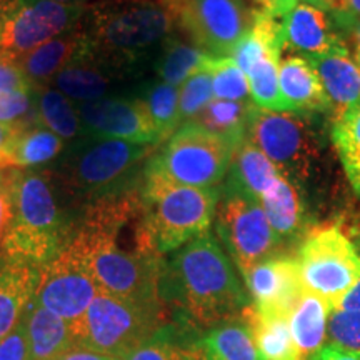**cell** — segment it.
Instances as JSON below:
<instances>
[{"label": "cell", "instance_id": "cell-1", "mask_svg": "<svg viewBox=\"0 0 360 360\" xmlns=\"http://www.w3.org/2000/svg\"><path fill=\"white\" fill-rule=\"evenodd\" d=\"M139 207L135 197L98 200L69 238L82 252L98 290L146 307H160L159 260L117 244L120 229Z\"/></svg>", "mask_w": 360, "mask_h": 360}, {"label": "cell", "instance_id": "cell-2", "mask_svg": "<svg viewBox=\"0 0 360 360\" xmlns=\"http://www.w3.org/2000/svg\"><path fill=\"white\" fill-rule=\"evenodd\" d=\"M162 289L204 327L233 321L247 309V295L231 259L210 232L175 250L162 269Z\"/></svg>", "mask_w": 360, "mask_h": 360}, {"label": "cell", "instance_id": "cell-3", "mask_svg": "<svg viewBox=\"0 0 360 360\" xmlns=\"http://www.w3.org/2000/svg\"><path fill=\"white\" fill-rule=\"evenodd\" d=\"M219 199L215 187L180 186L146 169L139 193V250L159 257L204 236L212 225Z\"/></svg>", "mask_w": 360, "mask_h": 360}, {"label": "cell", "instance_id": "cell-4", "mask_svg": "<svg viewBox=\"0 0 360 360\" xmlns=\"http://www.w3.org/2000/svg\"><path fill=\"white\" fill-rule=\"evenodd\" d=\"M67 238L52 182L44 170L12 169V217L0 259L40 270Z\"/></svg>", "mask_w": 360, "mask_h": 360}, {"label": "cell", "instance_id": "cell-5", "mask_svg": "<svg viewBox=\"0 0 360 360\" xmlns=\"http://www.w3.org/2000/svg\"><path fill=\"white\" fill-rule=\"evenodd\" d=\"M172 24V13L159 4H102L92 7L84 32L90 56L119 72L164 42Z\"/></svg>", "mask_w": 360, "mask_h": 360}, {"label": "cell", "instance_id": "cell-6", "mask_svg": "<svg viewBox=\"0 0 360 360\" xmlns=\"http://www.w3.org/2000/svg\"><path fill=\"white\" fill-rule=\"evenodd\" d=\"M154 147L87 135L84 141L74 142L52 170L44 172L72 195L98 202L119 192Z\"/></svg>", "mask_w": 360, "mask_h": 360}, {"label": "cell", "instance_id": "cell-7", "mask_svg": "<svg viewBox=\"0 0 360 360\" xmlns=\"http://www.w3.org/2000/svg\"><path fill=\"white\" fill-rule=\"evenodd\" d=\"M160 319V307H146L98 292L82 319L70 327L75 345L122 360L154 339Z\"/></svg>", "mask_w": 360, "mask_h": 360}, {"label": "cell", "instance_id": "cell-8", "mask_svg": "<svg viewBox=\"0 0 360 360\" xmlns=\"http://www.w3.org/2000/svg\"><path fill=\"white\" fill-rule=\"evenodd\" d=\"M236 150L233 143L191 120L170 135L146 169L180 186L209 188L222 182Z\"/></svg>", "mask_w": 360, "mask_h": 360}, {"label": "cell", "instance_id": "cell-9", "mask_svg": "<svg viewBox=\"0 0 360 360\" xmlns=\"http://www.w3.org/2000/svg\"><path fill=\"white\" fill-rule=\"evenodd\" d=\"M297 262L305 292L323 300L330 312L360 281V254L337 227L310 233Z\"/></svg>", "mask_w": 360, "mask_h": 360}, {"label": "cell", "instance_id": "cell-10", "mask_svg": "<svg viewBox=\"0 0 360 360\" xmlns=\"http://www.w3.org/2000/svg\"><path fill=\"white\" fill-rule=\"evenodd\" d=\"M217 233L242 276L276 250L278 238L259 202L225 191L215 210Z\"/></svg>", "mask_w": 360, "mask_h": 360}, {"label": "cell", "instance_id": "cell-11", "mask_svg": "<svg viewBox=\"0 0 360 360\" xmlns=\"http://www.w3.org/2000/svg\"><path fill=\"white\" fill-rule=\"evenodd\" d=\"M245 139L262 150L290 180L307 174L319 154L307 120L295 112H274L255 107Z\"/></svg>", "mask_w": 360, "mask_h": 360}, {"label": "cell", "instance_id": "cell-12", "mask_svg": "<svg viewBox=\"0 0 360 360\" xmlns=\"http://www.w3.org/2000/svg\"><path fill=\"white\" fill-rule=\"evenodd\" d=\"M98 292L82 252L67 238L56 257L40 269L34 302L72 326L82 319Z\"/></svg>", "mask_w": 360, "mask_h": 360}, {"label": "cell", "instance_id": "cell-13", "mask_svg": "<svg viewBox=\"0 0 360 360\" xmlns=\"http://www.w3.org/2000/svg\"><path fill=\"white\" fill-rule=\"evenodd\" d=\"M84 13V6L52 0H19L0 24V60H20L47 40L79 27Z\"/></svg>", "mask_w": 360, "mask_h": 360}, {"label": "cell", "instance_id": "cell-14", "mask_svg": "<svg viewBox=\"0 0 360 360\" xmlns=\"http://www.w3.org/2000/svg\"><path fill=\"white\" fill-rule=\"evenodd\" d=\"M255 13L245 0H186L182 24L202 52L231 57L254 24Z\"/></svg>", "mask_w": 360, "mask_h": 360}, {"label": "cell", "instance_id": "cell-15", "mask_svg": "<svg viewBox=\"0 0 360 360\" xmlns=\"http://www.w3.org/2000/svg\"><path fill=\"white\" fill-rule=\"evenodd\" d=\"M84 132L89 137L115 139L135 143H160L142 98L110 96L96 102L77 103Z\"/></svg>", "mask_w": 360, "mask_h": 360}, {"label": "cell", "instance_id": "cell-16", "mask_svg": "<svg viewBox=\"0 0 360 360\" xmlns=\"http://www.w3.org/2000/svg\"><path fill=\"white\" fill-rule=\"evenodd\" d=\"M242 277L259 314L290 317L292 310L305 295L297 259L269 257Z\"/></svg>", "mask_w": 360, "mask_h": 360}, {"label": "cell", "instance_id": "cell-17", "mask_svg": "<svg viewBox=\"0 0 360 360\" xmlns=\"http://www.w3.org/2000/svg\"><path fill=\"white\" fill-rule=\"evenodd\" d=\"M282 34L283 47L305 53V58L347 51L339 34L335 32V24L327 17V12L309 4H297L283 17Z\"/></svg>", "mask_w": 360, "mask_h": 360}, {"label": "cell", "instance_id": "cell-18", "mask_svg": "<svg viewBox=\"0 0 360 360\" xmlns=\"http://www.w3.org/2000/svg\"><path fill=\"white\" fill-rule=\"evenodd\" d=\"M278 90L285 112L307 114L330 109L321 79L305 57L289 56L278 62Z\"/></svg>", "mask_w": 360, "mask_h": 360}, {"label": "cell", "instance_id": "cell-19", "mask_svg": "<svg viewBox=\"0 0 360 360\" xmlns=\"http://www.w3.org/2000/svg\"><path fill=\"white\" fill-rule=\"evenodd\" d=\"M87 49V35H85L84 29L75 27L69 32L47 40L35 51L29 52L20 60H17V65L20 67L27 79L35 87L37 85H47L58 72L82 56Z\"/></svg>", "mask_w": 360, "mask_h": 360}, {"label": "cell", "instance_id": "cell-20", "mask_svg": "<svg viewBox=\"0 0 360 360\" xmlns=\"http://www.w3.org/2000/svg\"><path fill=\"white\" fill-rule=\"evenodd\" d=\"M307 60L317 72L330 109L339 119L349 107L360 101V67L349 57V51L328 52Z\"/></svg>", "mask_w": 360, "mask_h": 360}, {"label": "cell", "instance_id": "cell-21", "mask_svg": "<svg viewBox=\"0 0 360 360\" xmlns=\"http://www.w3.org/2000/svg\"><path fill=\"white\" fill-rule=\"evenodd\" d=\"M115 72L96 60L87 49L82 56L58 72L52 80L53 87L74 103H87L110 97L109 92Z\"/></svg>", "mask_w": 360, "mask_h": 360}, {"label": "cell", "instance_id": "cell-22", "mask_svg": "<svg viewBox=\"0 0 360 360\" xmlns=\"http://www.w3.org/2000/svg\"><path fill=\"white\" fill-rule=\"evenodd\" d=\"M39 272L0 259V342L17 327L34 299Z\"/></svg>", "mask_w": 360, "mask_h": 360}, {"label": "cell", "instance_id": "cell-23", "mask_svg": "<svg viewBox=\"0 0 360 360\" xmlns=\"http://www.w3.org/2000/svg\"><path fill=\"white\" fill-rule=\"evenodd\" d=\"M30 360H56L75 347L70 323L30 300L24 315Z\"/></svg>", "mask_w": 360, "mask_h": 360}, {"label": "cell", "instance_id": "cell-24", "mask_svg": "<svg viewBox=\"0 0 360 360\" xmlns=\"http://www.w3.org/2000/svg\"><path fill=\"white\" fill-rule=\"evenodd\" d=\"M229 172L231 177L225 191L238 192L255 202L262 199L264 193L281 175V170L267 159V155L247 139L237 147Z\"/></svg>", "mask_w": 360, "mask_h": 360}, {"label": "cell", "instance_id": "cell-25", "mask_svg": "<svg viewBox=\"0 0 360 360\" xmlns=\"http://www.w3.org/2000/svg\"><path fill=\"white\" fill-rule=\"evenodd\" d=\"M65 142L42 125L22 127L0 160V170L37 169L60 157Z\"/></svg>", "mask_w": 360, "mask_h": 360}, {"label": "cell", "instance_id": "cell-26", "mask_svg": "<svg viewBox=\"0 0 360 360\" xmlns=\"http://www.w3.org/2000/svg\"><path fill=\"white\" fill-rule=\"evenodd\" d=\"M242 319L249 327L260 360H302L292 337L289 317L264 315L247 307Z\"/></svg>", "mask_w": 360, "mask_h": 360}, {"label": "cell", "instance_id": "cell-27", "mask_svg": "<svg viewBox=\"0 0 360 360\" xmlns=\"http://www.w3.org/2000/svg\"><path fill=\"white\" fill-rule=\"evenodd\" d=\"M35 119L64 142H77L79 137L85 135L82 120H80L77 103L58 92L56 87L40 85L34 92Z\"/></svg>", "mask_w": 360, "mask_h": 360}, {"label": "cell", "instance_id": "cell-28", "mask_svg": "<svg viewBox=\"0 0 360 360\" xmlns=\"http://www.w3.org/2000/svg\"><path fill=\"white\" fill-rule=\"evenodd\" d=\"M195 347L199 360H260L244 319L212 327Z\"/></svg>", "mask_w": 360, "mask_h": 360}, {"label": "cell", "instance_id": "cell-29", "mask_svg": "<svg viewBox=\"0 0 360 360\" xmlns=\"http://www.w3.org/2000/svg\"><path fill=\"white\" fill-rule=\"evenodd\" d=\"M267 215L270 227L274 229L278 240L294 237L302 225V200L297 187L285 174L278 175L272 187L259 200Z\"/></svg>", "mask_w": 360, "mask_h": 360}, {"label": "cell", "instance_id": "cell-30", "mask_svg": "<svg viewBox=\"0 0 360 360\" xmlns=\"http://www.w3.org/2000/svg\"><path fill=\"white\" fill-rule=\"evenodd\" d=\"M328 314H330V309L326 302L307 292L297 304V307L292 310L289 326L302 360L314 357L322 349Z\"/></svg>", "mask_w": 360, "mask_h": 360}, {"label": "cell", "instance_id": "cell-31", "mask_svg": "<svg viewBox=\"0 0 360 360\" xmlns=\"http://www.w3.org/2000/svg\"><path fill=\"white\" fill-rule=\"evenodd\" d=\"M255 109V103L247 102H232V101H214L195 117L193 122H197L209 132L217 134L238 147L244 142L247 129H249L252 112Z\"/></svg>", "mask_w": 360, "mask_h": 360}, {"label": "cell", "instance_id": "cell-32", "mask_svg": "<svg viewBox=\"0 0 360 360\" xmlns=\"http://www.w3.org/2000/svg\"><path fill=\"white\" fill-rule=\"evenodd\" d=\"M214 58L200 49H193L179 40H167L157 64V74L162 82L179 89L195 72L209 69Z\"/></svg>", "mask_w": 360, "mask_h": 360}, {"label": "cell", "instance_id": "cell-33", "mask_svg": "<svg viewBox=\"0 0 360 360\" xmlns=\"http://www.w3.org/2000/svg\"><path fill=\"white\" fill-rule=\"evenodd\" d=\"M332 139L350 186L360 197V101L335 120Z\"/></svg>", "mask_w": 360, "mask_h": 360}, {"label": "cell", "instance_id": "cell-34", "mask_svg": "<svg viewBox=\"0 0 360 360\" xmlns=\"http://www.w3.org/2000/svg\"><path fill=\"white\" fill-rule=\"evenodd\" d=\"M142 101L146 103L148 115L154 122L160 141H167L170 135L180 127L179 89L162 82V80H157V82L148 85Z\"/></svg>", "mask_w": 360, "mask_h": 360}, {"label": "cell", "instance_id": "cell-35", "mask_svg": "<svg viewBox=\"0 0 360 360\" xmlns=\"http://www.w3.org/2000/svg\"><path fill=\"white\" fill-rule=\"evenodd\" d=\"M278 62H281V57L265 56L245 72L250 98L259 109L285 112L281 90H278Z\"/></svg>", "mask_w": 360, "mask_h": 360}, {"label": "cell", "instance_id": "cell-36", "mask_svg": "<svg viewBox=\"0 0 360 360\" xmlns=\"http://www.w3.org/2000/svg\"><path fill=\"white\" fill-rule=\"evenodd\" d=\"M207 70L212 75L214 98L232 102L252 101L249 80L232 57H215Z\"/></svg>", "mask_w": 360, "mask_h": 360}, {"label": "cell", "instance_id": "cell-37", "mask_svg": "<svg viewBox=\"0 0 360 360\" xmlns=\"http://www.w3.org/2000/svg\"><path fill=\"white\" fill-rule=\"evenodd\" d=\"M210 101H214L212 75L209 70L195 72L179 87L180 125L195 120Z\"/></svg>", "mask_w": 360, "mask_h": 360}, {"label": "cell", "instance_id": "cell-38", "mask_svg": "<svg viewBox=\"0 0 360 360\" xmlns=\"http://www.w3.org/2000/svg\"><path fill=\"white\" fill-rule=\"evenodd\" d=\"M327 330L332 342L339 347L360 350V312L335 309L327 321Z\"/></svg>", "mask_w": 360, "mask_h": 360}, {"label": "cell", "instance_id": "cell-39", "mask_svg": "<svg viewBox=\"0 0 360 360\" xmlns=\"http://www.w3.org/2000/svg\"><path fill=\"white\" fill-rule=\"evenodd\" d=\"M122 360H199V357H197V347L187 349L154 337L141 347L134 349Z\"/></svg>", "mask_w": 360, "mask_h": 360}, {"label": "cell", "instance_id": "cell-40", "mask_svg": "<svg viewBox=\"0 0 360 360\" xmlns=\"http://www.w3.org/2000/svg\"><path fill=\"white\" fill-rule=\"evenodd\" d=\"M35 115L34 94L4 92L0 90V122L7 125H25L29 115Z\"/></svg>", "mask_w": 360, "mask_h": 360}, {"label": "cell", "instance_id": "cell-41", "mask_svg": "<svg viewBox=\"0 0 360 360\" xmlns=\"http://www.w3.org/2000/svg\"><path fill=\"white\" fill-rule=\"evenodd\" d=\"M0 360H30L24 319L17 323V327L6 339L0 342Z\"/></svg>", "mask_w": 360, "mask_h": 360}, {"label": "cell", "instance_id": "cell-42", "mask_svg": "<svg viewBox=\"0 0 360 360\" xmlns=\"http://www.w3.org/2000/svg\"><path fill=\"white\" fill-rule=\"evenodd\" d=\"M35 85L27 79V75L17 65V62L0 60V90L4 92L34 94Z\"/></svg>", "mask_w": 360, "mask_h": 360}, {"label": "cell", "instance_id": "cell-43", "mask_svg": "<svg viewBox=\"0 0 360 360\" xmlns=\"http://www.w3.org/2000/svg\"><path fill=\"white\" fill-rule=\"evenodd\" d=\"M12 217V169L0 170V250Z\"/></svg>", "mask_w": 360, "mask_h": 360}, {"label": "cell", "instance_id": "cell-44", "mask_svg": "<svg viewBox=\"0 0 360 360\" xmlns=\"http://www.w3.org/2000/svg\"><path fill=\"white\" fill-rule=\"evenodd\" d=\"M330 13L337 29L347 32L350 27L360 22V0H340L335 11Z\"/></svg>", "mask_w": 360, "mask_h": 360}, {"label": "cell", "instance_id": "cell-45", "mask_svg": "<svg viewBox=\"0 0 360 360\" xmlns=\"http://www.w3.org/2000/svg\"><path fill=\"white\" fill-rule=\"evenodd\" d=\"M312 360H360V350H350L328 344L314 355Z\"/></svg>", "mask_w": 360, "mask_h": 360}, {"label": "cell", "instance_id": "cell-46", "mask_svg": "<svg viewBox=\"0 0 360 360\" xmlns=\"http://www.w3.org/2000/svg\"><path fill=\"white\" fill-rule=\"evenodd\" d=\"M264 12L272 17H285L294 8L299 0H255Z\"/></svg>", "mask_w": 360, "mask_h": 360}, {"label": "cell", "instance_id": "cell-47", "mask_svg": "<svg viewBox=\"0 0 360 360\" xmlns=\"http://www.w3.org/2000/svg\"><path fill=\"white\" fill-rule=\"evenodd\" d=\"M56 360H115V359L109 357V355L94 352V350L90 349L80 347V345H75V347L69 349L65 354H62L60 357Z\"/></svg>", "mask_w": 360, "mask_h": 360}, {"label": "cell", "instance_id": "cell-48", "mask_svg": "<svg viewBox=\"0 0 360 360\" xmlns=\"http://www.w3.org/2000/svg\"><path fill=\"white\" fill-rule=\"evenodd\" d=\"M22 127H25V125H20V127H15V125H7V124H2L0 122V160H2L4 154H6L7 147L11 146L12 139L15 137V134L19 132Z\"/></svg>", "mask_w": 360, "mask_h": 360}, {"label": "cell", "instance_id": "cell-49", "mask_svg": "<svg viewBox=\"0 0 360 360\" xmlns=\"http://www.w3.org/2000/svg\"><path fill=\"white\" fill-rule=\"evenodd\" d=\"M339 309L344 310H355V312H360V281L352 287V290L349 292L347 295L342 299Z\"/></svg>", "mask_w": 360, "mask_h": 360}, {"label": "cell", "instance_id": "cell-50", "mask_svg": "<svg viewBox=\"0 0 360 360\" xmlns=\"http://www.w3.org/2000/svg\"><path fill=\"white\" fill-rule=\"evenodd\" d=\"M347 34L350 35V42H352V47H354V60L355 64L360 67V22L350 27Z\"/></svg>", "mask_w": 360, "mask_h": 360}, {"label": "cell", "instance_id": "cell-51", "mask_svg": "<svg viewBox=\"0 0 360 360\" xmlns=\"http://www.w3.org/2000/svg\"><path fill=\"white\" fill-rule=\"evenodd\" d=\"M340 0H302V4H309L315 8H321L323 12H334Z\"/></svg>", "mask_w": 360, "mask_h": 360}, {"label": "cell", "instance_id": "cell-52", "mask_svg": "<svg viewBox=\"0 0 360 360\" xmlns=\"http://www.w3.org/2000/svg\"><path fill=\"white\" fill-rule=\"evenodd\" d=\"M17 4H19V0H0V24L6 20V17L13 11Z\"/></svg>", "mask_w": 360, "mask_h": 360}, {"label": "cell", "instance_id": "cell-53", "mask_svg": "<svg viewBox=\"0 0 360 360\" xmlns=\"http://www.w3.org/2000/svg\"><path fill=\"white\" fill-rule=\"evenodd\" d=\"M52 2L58 4H69V6H82L84 0H52Z\"/></svg>", "mask_w": 360, "mask_h": 360}]
</instances>
